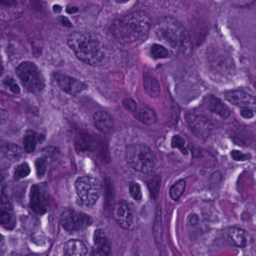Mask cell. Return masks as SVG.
<instances>
[{"instance_id":"cell-37","label":"cell","mask_w":256,"mask_h":256,"mask_svg":"<svg viewBox=\"0 0 256 256\" xmlns=\"http://www.w3.org/2000/svg\"><path fill=\"white\" fill-rule=\"evenodd\" d=\"M240 115L244 118H251L253 117V111L248 109H241Z\"/></svg>"},{"instance_id":"cell-8","label":"cell","mask_w":256,"mask_h":256,"mask_svg":"<svg viewBox=\"0 0 256 256\" xmlns=\"http://www.w3.org/2000/svg\"><path fill=\"white\" fill-rule=\"evenodd\" d=\"M114 218L121 228L128 231L135 230L138 226L136 216L133 210L126 201H121L114 208Z\"/></svg>"},{"instance_id":"cell-24","label":"cell","mask_w":256,"mask_h":256,"mask_svg":"<svg viewBox=\"0 0 256 256\" xmlns=\"http://www.w3.org/2000/svg\"><path fill=\"white\" fill-rule=\"evenodd\" d=\"M186 182L184 180H180L177 183L174 184L170 189L171 198L174 201L180 200L186 189Z\"/></svg>"},{"instance_id":"cell-1","label":"cell","mask_w":256,"mask_h":256,"mask_svg":"<svg viewBox=\"0 0 256 256\" xmlns=\"http://www.w3.org/2000/svg\"><path fill=\"white\" fill-rule=\"evenodd\" d=\"M150 16L142 12L128 14L119 20L113 30L116 38L124 44H133L145 40L150 30Z\"/></svg>"},{"instance_id":"cell-25","label":"cell","mask_w":256,"mask_h":256,"mask_svg":"<svg viewBox=\"0 0 256 256\" xmlns=\"http://www.w3.org/2000/svg\"><path fill=\"white\" fill-rule=\"evenodd\" d=\"M43 158L48 162H52L57 160L60 158V150L54 146H48L44 148Z\"/></svg>"},{"instance_id":"cell-21","label":"cell","mask_w":256,"mask_h":256,"mask_svg":"<svg viewBox=\"0 0 256 256\" xmlns=\"http://www.w3.org/2000/svg\"><path fill=\"white\" fill-rule=\"evenodd\" d=\"M135 116L140 122L144 123V124H149V126L154 124L157 120V117H156L154 111L150 109V108H147V106H143V108H140L137 111Z\"/></svg>"},{"instance_id":"cell-41","label":"cell","mask_w":256,"mask_h":256,"mask_svg":"<svg viewBox=\"0 0 256 256\" xmlns=\"http://www.w3.org/2000/svg\"><path fill=\"white\" fill-rule=\"evenodd\" d=\"M116 1L119 3H125L126 2L129 1V0H116Z\"/></svg>"},{"instance_id":"cell-17","label":"cell","mask_w":256,"mask_h":256,"mask_svg":"<svg viewBox=\"0 0 256 256\" xmlns=\"http://www.w3.org/2000/svg\"><path fill=\"white\" fill-rule=\"evenodd\" d=\"M65 252L68 256H86L88 250L83 242L78 240H70L65 244Z\"/></svg>"},{"instance_id":"cell-19","label":"cell","mask_w":256,"mask_h":256,"mask_svg":"<svg viewBox=\"0 0 256 256\" xmlns=\"http://www.w3.org/2000/svg\"><path fill=\"white\" fill-rule=\"evenodd\" d=\"M2 152L6 158L11 161H16L22 155V150L18 144L10 142H6L2 144Z\"/></svg>"},{"instance_id":"cell-15","label":"cell","mask_w":256,"mask_h":256,"mask_svg":"<svg viewBox=\"0 0 256 256\" xmlns=\"http://www.w3.org/2000/svg\"><path fill=\"white\" fill-rule=\"evenodd\" d=\"M30 207L36 213L44 214L47 212L46 200L37 185L32 186L30 192Z\"/></svg>"},{"instance_id":"cell-3","label":"cell","mask_w":256,"mask_h":256,"mask_svg":"<svg viewBox=\"0 0 256 256\" xmlns=\"http://www.w3.org/2000/svg\"><path fill=\"white\" fill-rule=\"evenodd\" d=\"M68 44L78 60L89 66H97L103 57L101 42L84 32H75L68 38Z\"/></svg>"},{"instance_id":"cell-12","label":"cell","mask_w":256,"mask_h":256,"mask_svg":"<svg viewBox=\"0 0 256 256\" xmlns=\"http://www.w3.org/2000/svg\"><path fill=\"white\" fill-rule=\"evenodd\" d=\"M209 58L211 67L219 74L227 76L234 73V67L232 60L226 54L221 52H213Z\"/></svg>"},{"instance_id":"cell-31","label":"cell","mask_w":256,"mask_h":256,"mask_svg":"<svg viewBox=\"0 0 256 256\" xmlns=\"http://www.w3.org/2000/svg\"><path fill=\"white\" fill-rule=\"evenodd\" d=\"M31 172L30 166L27 162H23L19 166L17 167L15 172V178L16 179H22L27 177Z\"/></svg>"},{"instance_id":"cell-32","label":"cell","mask_w":256,"mask_h":256,"mask_svg":"<svg viewBox=\"0 0 256 256\" xmlns=\"http://www.w3.org/2000/svg\"><path fill=\"white\" fill-rule=\"evenodd\" d=\"M129 192L131 196L135 200V201H140L142 198V192H141V186L135 182H132L129 185Z\"/></svg>"},{"instance_id":"cell-40","label":"cell","mask_w":256,"mask_h":256,"mask_svg":"<svg viewBox=\"0 0 256 256\" xmlns=\"http://www.w3.org/2000/svg\"><path fill=\"white\" fill-rule=\"evenodd\" d=\"M53 9H54L55 13H59V12H61L62 7H60L58 4H55V6H54V8H53Z\"/></svg>"},{"instance_id":"cell-14","label":"cell","mask_w":256,"mask_h":256,"mask_svg":"<svg viewBox=\"0 0 256 256\" xmlns=\"http://www.w3.org/2000/svg\"><path fill=\"white\" fill-rule=\"evenodd\" d=\"M204 106L207 110L219 116L223 120H226L231 116L229 108L214 96H210L206 97L204 99Z\"/></svg>"},{"instance_id":"cell-30","label":"cell","mask_w":256,"mask_h":256,"mask_svg":"<svg viewBox=\"0 0 256 256\" xmlns=\"http://www.w3.org/2000/svg\"><path fill=\"white\" fill-rule=\"evenodd\" d=\"M161 178L159 176L153 178L148 183V188L150 190L152 196L156 198L159 195V189H160Z\"/></svg>"},{"instance_id":"cell-4","label":"cell","mask_w":256,"mask_h":256,"mask_svg":"<svg viewBox=\"0 0 256 256\" xmlns=\"http://www.w3.org/2000/svg\"><path fill=\"white\" fill-rule=\"evenodd\" d=\"M128 164L135 171L142 173H150L156 167V155L153 150L144 144H132L126 150Z\"/></svg>"},{"instance_id":"cell-35","label":"cell","mask_w":256,"mask_h":256,"mask_svg":"<svg viewBox=\"0 0 256 256\" xmlns=\"http://www.w3.org/2000/svg\"><path fill=\"white\" fill-rule=\"evenodd\" d=\"M123 106L125 109L130 112H134L136 110L137 104L132 98H125L123 102Z\"/></svg>"},{"instance_id":"cell-11","label":"cell","mask_w":256,"mask_h":256,"mask_svg":"<svg viewBox=\"0 0 256 256\" xmlns=\"http://www.w3.org/2000/svg\"><path fill=\"white\" fill-rule=\"evenodd\" d=\"M54 78L60 88L72 96H77L81 94L87 88V85L81 82L79 80L75 79L72 76H67L61 73L54 74Z\"/></svg>"},{"instance_id":"cell-16","label":"cell","mask_w":256,"mask_h":256,"mask_svg":"<svg viewBox=\"0 0 256 256\" xmlns=\"http://www.w3.org/2000/svg\"><path fill=\"white\" fill-rule=\"evenodd\" d=\"M95 126L101 132H108L114 127V120L112 117L103 111L96 112L93 116Z\"/></svg>"},{"instance_id":"cell-22","label":"cell","mask_w":256,"mask_h":256,"mask_svg":"<svg viewBox=\"0 0 256 256\" xmlns=\"http://www.w3.org/2000/svg\"><path fill=\"white\" fill-rule=\"evenodd\" d=\"M75 146L81 152L90 150L92 146L91 138L87 134H80L75 138Z\"/></svg>"},{"instance_id":"cell-5","label":"cell","mask_w":256,"mask_h":256,"mask_svg":"<svg viewBox=\"0 0 256 256\" xmlns=\"http://www.w3.org/2000/svg\"><path fill=\"white\" fill-rule=\"evenodd\" d=\"M16 74L27 91L37 93L45 88V79L39 69L31 62H24L17 67Z\"/></svg>"},{"instance_id":"cell-20","label":"cell","mask_w":256,"mask_h":256,"mask_svg":"<svg viewBox=\"0 0 256 256\" xmlns=\"http://www.w3.org/2000/svg\"><path fill=\"white\" fill-rule=\"evenodd\" d=\"M144 90L152 98H157L160 94V85L156 78L151 75L144 76Z\"/></svg>"},{"instance_id":"cell-6","label":"cell","mask_w":256,"mask_h":256,"mask_svg":"<svg viewBox=\"0 0 256 256\" xmlns=\"http://www.w3.org/2000/svg\"><path fill=\"white\" fill-rule=\"evenodd\" d=\"M75 190L80 200L87 207L96 204L100 195L99 182L93 178L84 176L75 182Z\"/></svg>"},{"instance_id":"cell-28","label":"cell","mask_w":256,"mask_h":256,"mask_svg":"<svg viewBox=\"0 0 256 256\" xmlns=\"http://www.w3.org/2000/svg\"><path fill=\"white\" fill-rule=\"evenodd\" d=\"M36 144H37V138L34 135L26 136L24 138V150L27 153H33L36 149Z\"/></svg>"},{"instance_id":"cell-34","label":"cell","mask_w":256,"mask_h":256,"mask_svg":"<svg viewBox=\"0 0 256 256\" xmlns=\"http://www.w3.org/2000/svg\"><path fill=\"white\" fill-rule=\"evenodd\" d=\"M231 156L234 160L246 161L250 159V155L249 154H244L238 150H233L231 152Z\"/></svg>"},{"instance_id":"cell-39","label":"cell","mask_w":256,"mask_h":256,"mask_svg":"<svg viewBox=\"0 0 256 256\" xmlns=\"http://www.w3.org/2000/svg\"><path fill=\"white\" fill-rule=\"evenodd\" d=\"M190 222L191 224H193V225H195V224H198V218L197 215H192L190 218Z\"/></svg>"},{"instance_id":"cell-13","label":"cell","mask_w":256,"mask_h":256,"mask_svg":"<svg viewBox=\"0 0 256 256\" xmlns=\"http://www.w3.org/2000/svg\"><path fill=\"white\" fill-rule=\"evenodd\" d=\"M90 256H111V244L103 232L98 230L94 238V246Z\"/></svg>"},{"instance_id":"cell-36","label":"cell","mask_w":256,"mask_h":256,"mask_svg":"<svg viewBox=\"0 0 256 256\" xmlns=\"http://www.w3.org/2000/svg\"><path fill=\"white\" fill-rule=\"evenodd\" d=\"M5 82H6V85L9 86V90H10L11 92H12L13 93H15V94H19L21 90H20L19 86H18L14 82V80L7 79L6 80Z\"/></svg>"},{"instance_id":"cell-26","label":"cell","mask_w":256,"mask_h":256,"mask_svg":"<svg viewBox=\"0 0 256 256\" xmlns=\"http://www.w3.org/2000/svg\"><path fill=\"white\" fill-rule=\"evenodd\" d=\"M162 212H161L160 207H158L157 210H156L154 226H153V232H154L156 240H159L162 239Z\"/></svg>"},{"instance_id":"cell-10","label":"cell","mask_w":256,"mask_h":256,"mask_svg":"<svg viewBox=\"0 0 256 256\" xmlns=\"http://www.w3.org/2000/svg\"><path fill=\"white\" fill-rule=\"evenodd\" d=\"M225 98L230 103L241 109L256 111V97L240 90H231L225 94Z\"/></svg>"},{"instance_id":"cell-33","label":"cell","mask_w":256,"mask_h":256,"mask_svg":"<svg viewBox=\"0 0 256 256\" xmlns=\"http://www.w3.org/2000/svg\"><path fill=\"white\" fill-rule=\"evenodd\" d=\"M36 172L39 177H42L45 174V172H46V164H45L44 158H39L36 161Z\"/></svg>"},{"instance_id":"cell-42","label":"cell","mask_w":256,"mask_h":256,"mask_svg":"<svg viewBox=\"0 0 256 256\" xmlns=\"http://www.w3.org/2000/svg\"><path fill=\"white\" fill-rule=\"evenodd\" d=\"M26 256H37L34 255V254H30V255Z\"/></svg>"},{"instance_id":"cell-18","label":"cell","mask_w":256,"mask_h":256,"mask_svg":"<svg viewBox=\"0 0 256 256\" xmlns=\"http://www.w3.org/2000/svg\"><path fill=\"white\" fill-rule=\"evenodd\" d=\"M232 244L238 248H245L249 244V237L244 230L238 228H231L228 233Z\"/></svg>"},{"instance_id":"cell-9","label":"cell","mask_w":256,"mask_h":256,"mask_svg":"<svg viewBox=\"0 0 256 256\" xmlns=\"http://www.w3.org/2000/svg\"><path fill=\"white\" fill-rule=\"evenodd\" d=\"M186 121L194 134L199 138H206L211 134L210 122L206 117L193 114L186 115Z\"/></svg>"},{"instance_id":"cell-27","label":"cell","mask_w":256,"mask_h":256,"mask_svg":"<svg viewBox=\"0 0 256 256\" xmlns=\"http://www.w3.org/2000/svg\"><path fill=\"white\" fill-rule=\"evenodd\" d=\"M151 55L155 58H165L168 56L169 52L165 46L155 44L151 48Z\"/></svg>"},{"instance_id":"cell-29","label":"cell","mask_w":256,"mask_h":256,"mask_svg":"<svg viewBox=\"0 0 256 256\" xmlns=\"http://www.w3.org/2000/svg\"><path fill=\"white\" fill-rule=\"evenodd\" d=\"M171 147L177 148L183 154H187L188 150L185 147V140L180 135H175L171 138Z\"/></svg>"},{"instance_id":"cell-23","label":"cell","mask_w":256,"mask_h":256,"mask_svg":"<svg viewBox=\"0 0 256 256\" xmlns=\"http://www.w3.org/2000/svg\"><path fill=\"white\" fill-rule=\"evenodd\" d=\"M15 216L12 209L1 208V225L8 230H12L15 226Z\"/></svg>"},{"instance_id":"cell-2","label":"cell","mask_w":256,"mask_h":256,"mask_svg":"<svg viewBox=\"0 0 256 256\" xmlns=\"http://www.w3.org/2000/svg\"><path fill=\"white\" fill-rule=\"evenodd\" d=\"M155 32L159 40L184 55L192 52V42L183 24L171 16L161 18L156 22Z\"/></svg>"},{"instance_id":"cell-7","label":"cell","mask_w":256,"mask_h":256,"mask_svg":"<svg viewBox=\"0 0 256 256\" xmlns=\"http://www.w3.org/2000/svg\"><path fill=\"white\" fill-rule=\"evenodd\" d=\"M60 222L66 231L72 232L85 230L93 224V220L87 214L67 209L60 216Z\"/></svg>"},{"instance_id":"cell-38","label":"cell","mask_w":256,"mask_h":256,"mask_svg":"<svg viewBox=\"0 0 256 256\" xmlns=\"http://www.w3.org/2000/svg\"><path fill=\"white\" fill-rule=\"evenodd\" d=\"M78 12V8L74 6H69L67 7V12L69 14L76 13Z\"/></svg>"}]
</instances>
